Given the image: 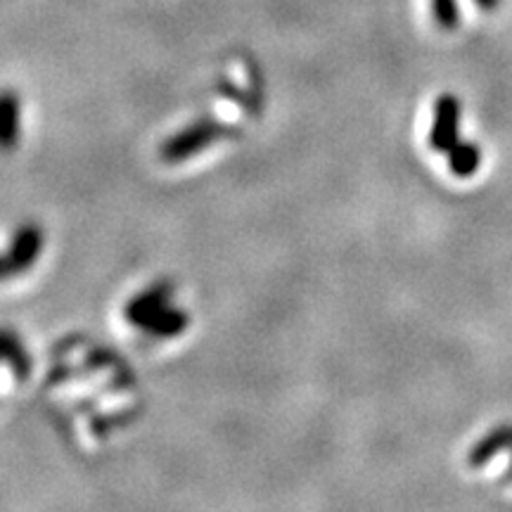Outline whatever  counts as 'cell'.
<instances>
[{
  "instance_id": "2",
  "label": "cell",
  "mask_w": 512,
  "mask_h": 512,
  "mask_svg": "<svg viewBox=\"0 0 512 512\" xmlns=\"http://www.w3.org/2000/svg\"><path fill=\"white\" fill-rule=\"evenodd\" d=\"M460 114H463V105L453 93H444L434 105V124L430 133V145L437 152H448L456 147L460 140Z\"/></svg>"
},
{
  "instance_id": "7",
  "label": "cell",
  "mask_w": 512,
  "mask_h": 512,
  "mask_svg": "<svg viewBox=\"0 0 512 512\" xmlns=\"http://www.w3.org/2000/svg\"><path fill=\"white\" fill-rule=\"evenodd\" d=\"M19 138V98L12 91L0 93V150H10Z\"/></svg>"
},
{
  "instance_id": "5",
  "label": "cell",
  "mask_w": 512,
  "mask_h": 512,
  "mask_svg": "<svg viewBox=\"0 0 512 512\" xmlns=\"http://www.w3.org/2000/svg\"><path fill=\"white\" fill-rule=\"evenodd\" d=\"M501 451H512V425H501L496 430H491L486 437L470 448V456H467V465L470 467H482L489 463L491 458L498 456Z\"/></svg>"
},
{
  "instance_id": "1",
  "label": "cell",
  "mask_w": 512,
  "mask_h": 512,
  "mask_svg": "<svg viewBox=\"0 0 512 512\" xmlns=\"http://www.w3.org/2000/svg\"><path fill=\"white\" fill-rule=\"evenodd\" d=\"M235 133H238V128L219 124V121H214V119H202V121H197V124L185 128V131L178 133V136L166 140V143L162 145V150H159V155H162L164 162H169V164L183 162V159L197 155L202 147L216 143V140H221V138L235 136Z\"/></svg>"
},
{
  "instance_id": "12",
  "label": "cell",
  "mask_w": 512,
  "mask_h": 512,
  "mask_svg": "<svg viewBox=\"0 0 512 512\" xmlns=\"http://www.w3.org/2000/svg\"><path fill=\"white\" fill-rule=\"evenodd\" d=\"M498 3H501V0H477V5L482 10H496Z\"/></svg>"
},
{
  "instance_id": "8",
  "label": "cell",
  "mask_w": 512,
  "mask_h": 512,
  "mask_svg": "<svg viewBox=\"0 0 512 512\" xmlns=\"http://www.w3.org/2000/svg\"><path fill=\"white\" fill-rule=\"evenodd\" d=\"M479 164H482V150L477 143H458L448 152V169L458 178L475 176Z\"/></svg>"
},
{
  "instance_id": "6",
  "label": "cell",
  "mask_w": 512,
  "mask_h": 512,
  "mask_svg": "<svg viewBox=\"0 0 512 512\" xmlns=\"http://www.w3.org/2000/svg\"><path fill=\"white\" fill-rule=\"evenodd\" d=\"M138 328L155 337H176L188 328V316L178 309H166V306H162V309L150 313L145 320H140Z\"/></svg>"
},
{
  "instance_id": "4",
  "label": "cell",
  "mask_w": 512,
  "mask_h": 512,
  "mask_svg": "<svg viewBox=\"0 0 512 512\" xmlns=\"http://www.w3.org/2000/svg\"><path fill=\"white\" fill-rule=\"evenodd\" d=\"M171 294H174V287L169 283H157L147 287L145 292H140L138 297H133L131 302L126 304V318L131 320L133 325H138L140 320H145L150 313H155L157 309L166 306V302L171 299Z\"/></svg>"
},
{
  "instance_id": "9",
  "label": "cell",
  "mask_w": 512,
  "mask_h": 512,
  "mask_svg": "<svg viewBox=\"0 0 512 512\" xmlns=\"http://www.w3.org/2000/svg\"><path fill=\"white\" fill-rule=\"evenodd\" d=\"M0 361H8L19 380H24L31 370V358L27 351H24L22 342H19L12 332L5 330H0Z\"/></svg>"
},
{
  "instance_id": "3",
  "label": "cell",
  "mask_w": 512,
  "mask_h": 512,
  "mask_svg": "<svg viewBox=\"0 0 512 512\" xmlns=\"http://www.w3.org/2000/svg\"><path fill=\"white\" fill-rule=\"evenodd\" d=\"M41 249H43V230L34 226V223H27V226H22L15 233L10 252L5 254V259H8V264L17 275L34 266V261L41 256Z\"/></svg>"
},
{
  "instance_id": "10",
  "label": "cell",
  "mask_w": 512,
  "mask_h": 512,
  "mask_svg": "<svg viewBox=\"0 0 512 512\" xmlns=\"http://www.w3.org/2000/svg\"><path fill=\"white\" fill-rule=\"evenodd\" d=\"M434 17H437V24L441 29L451 31L458 27V3L456 0H432Z\"/></svg>"
},
{
  "instance_id": "11",
  "label": "cell",
  "mask_w": 512,
  "mask_h": 512,
  "mask_svg": "<svg viewBox=\"0 0 512 512\" xmlns=\"http://www.w3.org/2000/svg\"><path fill=\"white\" fill-rule=\"evenodd\" d=\"M10 275H15V271H12V266L8 264V259H5V256H0V280L10 278Z\"/></svg>"
}]
</instances>
